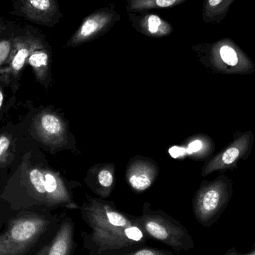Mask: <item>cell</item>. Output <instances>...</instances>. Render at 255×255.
<instances>
[{
  "label": "cell",
  "instance_id": "cell-1",
  "mask_svg": "<svg viewBox=\"0 0 255 255\" xmlns=\"http://www.w3.org/2000/svg\"><path fill=\"white\" fill-rule=\"evenodd\" d=\"M79 209L91 229L81 232L88 255H124L146 246L148 238L136 217L120 211L114 202L87 196Z\"/></svg>",
  "mask_w": 255,
  "mask_h": 255
},
{
  "label": "cell",
  "instance_id": "cell-2",
  "mask_svg": "<svg viewBox=\"0 0 255 255\" xmlns=\"http://www.w3.org/2000/svg\"><path fill=\"white\" fill-rule=\"evenodd\" d=\"M61 220L50 214L25 216L11 222L0 235V255H25L55 233Z\"/></svg>",
  "mask_w": 255,
  "mask_h": 255
},
{
  "label": "cell",
  "instance_id": "cell-3",
  "mask_svg": "<svg viewBox=\"0 0 255 255\" xmlns=\"http://www.w3.org/2000/svg\"><path fill=\"white\" fill-rule=\"evenodd\" d=\"M136 220L148 240L162 243L176 253L195 248L193 238L181 223L161 210L151 209L148 202L144 203L142 214Z\"/></svg>",
  "mask_w": 255,
  "mask_h": 255
},
{
  "label": "cell",
  "instance_id": "cell-4",
  "mask_svg": "<svg viewBox=\"0 0 255 255\" xmlns=\"http://www.w3.org/2000/svg\"><path fill=\"white\" fill-rule=\"evenodd\" d=\"M232 196L230 183L217 179L202 186L195 195L193 211L196 221L203 227L212 226L221 217Z\"/></svg>",
  "mask_w": 255,
  "mask_h": 255
},
{
  "label": "cell",
  "instance_id": "cell-5",
  "mask_svg": "<svg viewBox=\"0 0 255 255\" xmlns=\"http://www.w3.org/2000/svg\"><path fill=\"white\" fill-rule=\"evenodd\" d=\"M30 186L37 199L49 208L64 207L68 209H79L70 192L59 175L46 169L33 168L29 172Z\"/></svg>",
  "mask_w": 255,
  "mask_h": 255
},
{
  "label": "cell",
  "instance_id": "cell-6",
  "mask_svg": "<svg viewBox=\"0 0 255 255\" xmlns=\"http://www.w3.org/2000/svg\"><path fill=\"white\" fill-rule=\"evenodd\" d=\"M47 45L43 34L30 25L21 27L8 62L0 67V75L17 78L33 51Z\"/></svg>",
  "mask_w": 255,
  "mask_h": 255
},
{
  "label": "cell",
  "instance_id": "cell-7",
  "mask_svg": "<svg viewBox=\"0 0 255 255\" xmlns=\"http://www.w3.org/2000/svg\"><path fill=\"white\" fill-rule=\"evenodd\" d=\"M10 12L37 25L53 26L61 18L58 0H13Z\"/></svg>",
  "mask_w": 255,
  "mask_h": 255
},
{
  "label": "cell",
  "instance_id": "cell-8",
  "mask_svg": "<svg viewBox=\"0 0 255 255\" xmlns=\"http://www.w3.org/2000/svg\"><path fill=\"white\" fill-rule=\"evenodd\" d=\"M75 232L76 226L71 217L62 219L52 238L35 255H74L78 246Z\"/></svg>",
  "mask_w": 255,
  "mask_h": 255
},
{
  "label": "cell",
  "instance_id": "cell-9",
  "mask_svg": "<svg viewBox=\"0 0 255 255\" xmlns=\"http://www.w3.org/2000/svg\"><path fill=\"white\" fill-rule=\"evenodd\" d=\"M116 14L107 10H97L87 16L67 43V46H77L89 42L109 29Z\"/></svg>",
  "mask_w": 255,
  "mask_h": 255
},
{
  "label": "cell",
  "instance_id": "cell-10",
  "mask_svg": "<svg viewBox=\"0 0 255 255\" xmlns=\"http://www.w3.org/2000/svg\"><path fill=\"white\" fill-rule=\"evenodd\" d=\"M36 134L46 145L61 146L67 142V128L60 117L52 112H44L34 121Z\"/></svg>",
  "mask_w": 255,
  "mask_h": 255
},
{
  "label": "cell",
  "instance_id": "cell-11",
  "mask_svg": "<svg viewBox=\"0 0 255 255\" xmlns=\"http://www.w3.org/2000/svg\"><path fill=\"white\" fill-rule=\"evenodd\" d=\"M208 56L211 62L216 65L237 66L249 65L250 60L241 51L239 46L229 38L222 39L208 46Z\"/></svg>",
  "mask_w": 255,
  "mask_h": 255
},
{
  "label": "cell",
  "instance_id": "cell-12",
  "mask_svg": "<svg viewBox=\"0 0 255 255\" xmlns=\"http://www.w3.org/2000/svg\"><path fill=\"white\" fill-rule=\"evenodd\" d=\"M250 136L251 134L250 133L243 135L226 149L210 160L208 164L204 167L202 175L206 176L214 171L226 169L244 157L250 148Z\"/></svg>",
  "mask_w": 255,
  "mask_h": 255
},
{
  "label": "cell",
  "instance_id": "cell-13",
  "mask_svg": "<svg viewBox=\"0 0 255 255\" xmlns=\"http://www.w3.org/2000/svg\"><path fill=\"white\" fill-rule=\"evenodd\" d=\"M155 166L144 160H136L129 166L127 179L132 190L136 193H142L148 190L157 175Z\"/></svg>",
  "mask_w": 255,
  "mask_h": 255
},
{
  "label": "cell",
  "instance_id": "cell-14",
  "mask_svg": "<svg viewBox=\"0 0 255 255\" xmlns=\"http://www.w3.org/2000/svg\"><path fill=\"white\" fill-rule=\"evenodd\" d=\"M27 63L31 66L36 79L46 85L50 74V51L47 45L33 51Z\"/></svg>",
  "mask_w": 255,
  "mask_h": 255
},
{
  "label": "cell",
  "instance_id": "cell-15",
  "mask_svg": "<svg viewBox=\"0 0 255 255\" xmlns=\"http://www.w3.org/2000/svg\"><path fill=\"white\" fill-rule=\"evenodd\" d=\"M20 28L17 24L8 20H6L0 28V67H4L8 62Z\"/></svg>",
  "mask_w": 255,
  "mask_h": 255
},
{
  "label": "cell",
  "instance_id": "cell-16",
  "mask_svg": "<svg viewBox=\"0 0 255 255\" xmlns=\"http://www.w3.org/2000/svg\"><path fill=\"white\" fill-rule=\"evenodd\" d=\"M235 0H205L202 17L205 22L220 23L226 18Z\"/></svg>",
  "mask_w": 255,
  "mask_h": 255
},
{
  "label": "cell",
  "instance_id": "cell-17",
  "mask_svg": "<svg viewBox=\"0 0 255 255\" xmlns=\"http://www.w3.org/2000/svg\"><path fill=\"white\" fill-rule=\"evenodd\" d=\"M139 25L141 32L151 37H164L172 31V25L155 14L144 16L139 21Z\"/></svg>",
  "mask_w": 255,
  "mask_h": 255
},
{
  "label": "cell",
  "instance_id": "cell-18",
  "mask_svg": "<svg viewBox=\"0 0 255 255\" xmlns=\"http://www.w3.org/2000/svg\"><path fill=\"white\" fill-rule=\"evenodd\" d=\"M115 186V172L110 166L102 168L97 175V184L92 189L101 199L109 197Z\"/></svg>",
  "mask_w": 255,
  "mask_h": 255
},
{
  "label": "cell",
  "instance_id": "cell-19",
  "mask_svg": "<svg viewBox=\"0 0 255 255\" xmlns=\"http://www.w3.org/2000/svg\"><path fill=\"white\" fill-rule=\"evenodd\" d=\"M185 0H129L130 11H142L152 8L172 7L184 2Z\"/></svg>",
  "mask_w": 255,
  "mask_h": 255
},
{
  "label": "cell",
  "instance_id": "cell-20",
  "mask_svg": "<svg viewBox=\"0 0 255 255\" xmlns=\"http://www.w3.org/2000/svg\"><path fill=\"white\" fill-rule=\"evenodd\" d=\"M124 255H175L172 252L164 249L154 248V247H148L147 246L138 249L134 251L130 252Z\"/></svg>",
  "mask_w": 255,
  "mask_h": 255
},
{
  "label": "cell",
  "instance_id": "cell-21",
  "mask_svg": "<svg viewBox=\"0 0 255 255\" xmlns=\"http://www.w3.org/2000/svg\"><path fill=\"white\" fill-rule=\"evenodd\" d=\"M11 139L7 134L0 135V166L5 163L10 154Z\"/></svg>",
  "mask_w": 255,
  "mask_h": 255
},
{
  "label": "cell",
  "instance_id": "cell-22",
  "mask_svg": "<svg viewBox=\"0 0 255 255\" xmlns=\"http://www.w3.org/2000/svg\"><path fill=\"white\" fill-rule=\"evenodd\" d=\"M202 141L196 139V140L193 141L189 144L188 148H187V152L189 154H193V153L197 152L198 151L202 148Z\"/></svg>",
  "mask_w": 255,
  "mask_h": 255
},
{
  "label": "cell",
  "instance_id": "cell-23",
  "mask_svg": "<svg viewBox=\"0 0 255 255\" xmlns=\"http://www.w3.org/2000/svg\"><path fill=\"white\" fill-rule=\"evenodd\" d=\"M223 255H255V244L254 245V248H253L250 253H244V254H243V253H239L238 250H236V249L232 248L230 249V250H228V251L226 252V254Z\"/></svg>",
  "mask_w": 255,
  "mask_h": 255
},
{
  "label": "cell",
  "instance_id": "cell-24",
  "mask_svg": "<svg viewBox=\"0 0 255 255\" xmlns=\"http://www.w3.org/2000/svg\"><path fill=\"white\" fill-rule=\"evenodd\" d=\"M3 100H4V97H3L2 91L0 90V109H1V106L3 104Z\"/></svg>",
  "mask_w": 255,
  "mask_h": 255
},
{
  "label": "cell",
  "instance_id": "cell-25",
  "mask_svg": "<svg viewBox=\"0 0 255 255\" xmlns=\"http://www.w3.org/2000/svg\"><path fill=\"white\" fill-rule=\"evenodd\" d=\"M6 22V19H3L2 17L0 16V28L4 25V22Z\"/></svg>",
  "mask_w": 255,
  "mask_h": 255
}]
</instances>
